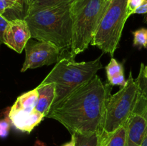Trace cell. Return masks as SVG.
Wrapping results in <instances>:
<instances>
[{
  "label": "cell",
  "instance_id": "cell-1",
  "mask_svg": "<svg viewBox=\"0 0 147 146\" xmlns=\"http://www.w3.org/2000/svg\"><path fill=\"white\" fill-rule=\"evenodd\" d=\"M111 92V85L96 74L53 104L46 117L58 121L71 135H102Z\"/></svg>",
  "mask_w": 147,
  "mask_h": 146
},
{
  "label": "cell",
  "instance_id": "cell-2",
  "mask_svg": "<svg viewBox=\"0 0 147 146\" xmlns=\"http://www.w3.org/2000/svg\"><path fill=\"white\" fill-rule=\"evenodd\" d=\"M70 1L26 13L24 19L32 39L51 43L62 53L71 48L73 21Z\"/></svg>",
  "mask_w": 147,
  "mask_h": 146
},
{
  "label": "cell",
  "instance_id": "cell-3",
  "mask_svg": "<svg viewBox=\"0 0 147 146\" xmlns=\"http://www.w3.org/2000/svg\"><path fill=\"white\" fill-rule=\"evenodd\" d=\"M100 59L101 56L92 61L78 62L75 57L69 54L61 57L41 82L54 83L55 85V98L53 104L78 86L93 78L98 71L103 68Z\"/></svg>",
  "mask_w": 147,
  "mask_h": 146
},
{
  "label": "cell",
  "instance_id": "cell-4",
  "mask_svg": "<svg viewBox=\"0 0 147 146\" xmlns=\"http://www.w3.org/2000/svg\"><path fill=\"white\" fill-rule=\"evenodd\" d=\"M108 4V0H73V42L69 53L71 57L84 52L90 45Z\"/></svg>",
  "mask_w": 147,
  "mask_h": 146
},
{
  "label": "cell",
  "instance_id": "cell-5",
  "mask_svg": "<svg viewBox=\"0 0 147 146\" xmlns=\"http://www.w3.org/2000/svg\"><path fill=\"white\" fill-rule=\"evenodd\" d=\"M128 0H109L90 44L113 57L119 47L124 24L128 19L126 7Z\"/></svg>",
  "mask_w": 147,
  "mask_h": 146
},
{
  "label": "cell",
  "instance_id": "cell-6",
  "mask_svg": "<svg viewBox=\"0 0 147 146\" xmlns=\"http://www.w3.org/2000/svg\"><path fill=\"white\" fill-rule=\"evenodd\" d=\"M138 94L137 85L131 71L126 85L109 97L102 135L113 133L127 122L135 107Z\"/></svg>",
  "mask_w": 147,
  "mask_h": 146
},
{
  "label": "cell",
  "instance_id": "cell-7",
  "mask_svg": "<svg viewBox=\"0 0 147 146\" xmlns=\"http://www.w3.org/2000/svg\"><path fill=\"white\" fill-rule=\"evenodd\" d=\"M25 60L21 69L22 72L29 69H35L44 65L57 63L63 53L51 43L34 41L30 39L26 44Z\"/></svg>",
  "mask_w": 147,
  "mask_h": 146
},
{
  "label": "cell",
  "instance_id": "cell-8",
  "mask_svg": "<svg viewBox=\"0 0 147 146\" xmlns=\"http://www.w3.org/2000/svg\"><path fill=\"white\" fill-rule=\"evenodd\" d=\"M147 128V100L138 94L135 107L126 122V146H141Z\"/></svg>",
  "mask_w": 147,
  "mask_h": 146
},
{
  "label": "cell",
  "instance_id": "cell-9",
  "mask_svg": "<svg viewBox=\"0 0 147 146\" xmlns=\"http://www.w3.org/2000/svg\"><path fill=\"white\" fill-rule=\"evenodd\" d=\"M32 38L30 27L24 19L9 20L3 37V44L17 53H22Z\"/></svg>",
  "mask_w": 147,
  "mask_h": 146
},
{
  "label": "cell",
  "instance_id": "cell-10",
  "mask_svg": "<svg viewBox=\"0 0 147 146\" xmlns=\"http://www.w3.org/2000/svg\"><path fill=\"white\" fill-rule=\"evenodd\" d=\"M8 117L15 128L24 133H30L45 117L35 109L26 110L11 106Z\"/></svg>",
  "mask_w": 147,
  "mask_h": 146
},
{
  "label": "cell",
  "instance_id": "cell-11",
  "mask_svg": "<svg viewBox=\"0 0 147 146\" xmlns=\"http://www.w3.org/2000/svg\"><path fill=\"white\" fill-rule=\"evenodd\" d=\"M36 88L38 91V99L35 110L46 117L55 98V85L54 83H40Z\"/></svg>",
  "mask_w": 147,
  "mask_h": 146
},
{
  "label": "cell",
  "instance_id": "cell-12",
  "mask_svg": "<svg viewBox=\"0 0 147 146\" xmlns=\"http://www.w3.org/2000/svg\"><path fill=\"white\" fill-rule=\"evenodd\" d=\"M126 123L109 135H101L98 146H126Z\"/></svg>",
  "mask_w": 147,
  "mask_h": 146
},
{
  "label": "cell",
  "instance_id": "cell-13",
  "mask_svg": "<svg viewBox=\"0 0 147 146\" xmlns=\"http://www.w3.org/2000/svg\"><path fill=\"white\" fill-rule=\"evenodd\" d=\"M76 146H98L101 135L93 134L90 135H83L76 134Z\"/></svg>",
  "mask_w": 147,
  "mask_h": 146
},
{
  "label": "cell",
  "instance_id": "cell-14",
  "mask_svg": "<svg viewBox=\"0 0 147 146\" xmlns=\"http://www.w3.org/2000/svg\"><path fill=\"white\" fill-rule=\"evenodd\" d=\"M70 1L72 0H35L33 4L27 8V12L35 11L40 9L47 8V7H54V6L59 5V4Z\"/></svg>",
  "mask_w": 147,
  "mask_h": 146
},
{
  "label": "cell",
  "instance_id": "cell-15",
  "mask_svg": "<svg viewBox=\"0 0 147 146\" xmlns=\"http://www.w3.org/2000/svg\"><path fill=\"white\" fill-rule=\"evenodd\" d=\"M144 64L142 63L139 75H138L137 78L135 80V82L137 85L139 94L147 100V77L144 75Z\"/></svg>",
  "mask_w": 147,
  "mask_h": 146
},
{
  "label": "cell",
  "instance_id": "cell-16",
  "mask_svg": "<svg viewBox=\"0 0 147 146\" xmlns=\"http://www.w3.org/2000/svg\"><path fill=\"white\" fill-rule=\"evenodd\" d=\"M106 72L108 80H110L113 76L119 74V73L123 72V64L119 62L113 57H111L110 62L106 65Z\"/></svg>",
  "mask_w": 147,
  "mask_h": 146
},
{
  "label": "cell",
  "instance_id": "cell-17",
  "mask_svg": "<svg viewBox=\"0 0 147 146\" xmlns=\"http://www.w3.org/2000/svg\"><path fill=\"white\" fill-rule=\"evenodd\" d=\"M134 46L141 49L147 48V29L142 28L133 31Z\"/></svg>",
  "mask_w": 147,
  "mask_h": 146
},
{
  "label": "cell",
  "instance_id": "cell-18",
  "mask_svg": "<svg viewBox=\"0 0 147 146\" xmlns=\"http://www.w3.org/2000/svg\"><path fill=\"white\" fill-rule=\"evenodd\" d=\"M8 9L22 11V8L9 0H0V14L3 15Z\"/></svg>",
  "mask_w": 147,
  "mask_h": 146
},
{
  "label": "cell",
  "instance_id": "cell-19",
  "mask_svg": "<svg viewBox=\"0 0 147 146\" xmlns=\"http://www.w3.org/2000/svg\"><path fill=\"white\" fill-rule=\"evenodd\" d=\"M109 81V84H111V86H121V87H124L127 83V80H125L124 73L121 72L119 74H116V75L113 76V77L108 80Z\"/></svg>",
  "mask_w": 147,
  "mask_h": 146
},
{
  "label": "cell",
  "instance_id": "cell-20",
  "mask_svg": "<svg viewBox=\"0 0 147 146\" xmlns=\"http://www.w3.org/2000/svg\"><path fill=\"white\" fill-rule=\"evenodd\" d=\"M11 124L9 117L0 120V137H6L8 135Z\"/></svg>",
  "mask_w": 147,
  "mask_h": 146
},
{
  "label": "cell",
  "instance_id": "cell-21",
  "mask_svg": "<svg viewBox=\"0 0 147 146\" xmlns=\"http://www.w3.org/2000/svg\"><path fill=\"white\" fill-rule=\"evenodd\" d=\"M142 0H128L126 7V16L129 18L131 14H134L136 9L140 6Z\"/></svg>",
  "mask_w": 147,
  "mask_h": 146
},
{
  "label": "cell",
  "instance_id": "cell-22",
  "mask_svg": "<svg viewBox=\"0 0 147 146\" xmlns=\"http://www.w3.org/2000/svg\"><path fill=\"white\" fill-rule=\"evenodd\" d=\"M9 20L7 19L5 17L0 14V44L3 43V37H4V33L8 25Z\"/></svg>",
  "mask_w": 147,
  "mask_h": 146
},
{
  "label": "cell",
  "instance_id": "cell-23",
  "mask_svg": "<svg viewBox=\"0 0 147 146\" xmlns=\"http://www.w3.org/2000/svg\"><path fill=\"white\" fill-rule=\"evenodd\" d=\"M134 14H147V0H142L140 6L136 9Z\"/></svg>",
  "mask_w": 147,
  "mask_h": 146
},
{
  "label": "cell",
  "instance_id": "cell-24",
  "mask_svg": "<svg viewBox=\"0 0 147 146\" xmlns=\"http://www.w3.org/2000/svg\"><path fill=\"white\" fill-rule=\"evenodd\" d=\"M61 146H76V134L72 135L71 140L67 143L62 145Z\"/></svg>",
  "mask_w": 147,
  "mask_h": 146
},
{
  "label": "cell",
  "instance_id": "cell-25",
  "mask_svg": "<svg viewBox=\"0 0 147 146\" xmlns=\"http://www.w3.org/2000/svg\"><path fill=\"white\" fill-rule=\"evenodd\" d=\"M141 146H147V128L146 130V133H145L144 137L143 139V141H142V145Z\"/></svg>",
  "mask_w": 147,
  "mask_h": 146
},
{
  "label": "cell",
  "instance_id": "cell-26",
  "mask_svg": "<svg viewBox=\"0 0 147 146\" xmlns=\"http://www.w3.org/2000/svg\"><path fill=\"white\" fill-rule=\"evenodd\" d=\"M9 1H12L13 3H14L15 4L18 5L19 7L22 8V1H24V0H9Z\"/></svg>",
  "mask_w": 147,
  "mask_h": 146
},
{
  "label": "cell",
  "instance_id": "cell-27",
  "mask_svg": "<svg viewBox=\"0 0 147 146\" xmlns=\"http://www.w3.org/2000/svg\"><path fill=\"white\" fill-rule=\"evenodd\" d=\"M34 1H35V0H24V2L25 3L27 8H28L29 7H30V6L33 4V2H34Z\"/></svg>",
  "mask_w": 147,
  "mask_h": 146
},
{
  "label": "cell",
  "instance_id": "cell-28",
  "mask_svg": "<svg viewBox=\"0 0 147 146\" xmlns=\"http://www.w3.org/2000/svg\"><path fill=\"white\" fill-rule=\"evenodd\" d=\"M144 75L147 77V64L146 66H145L144 69Z\"/></svg>",
  "mask_w": 147,
  "mask_h": 146
},
{
  "label": "cell",
  "instance_id": "cell-29",
  "mask_svg": "<svg viewBox=\"0 0 147 146\" xmlns=\"http://www.w3.org/2000/svg\"><path fill=\"white\" fill-rule=\"evenodd\" d=\"M144 23H146V24H147V14L146 16H145L144 19Z\"/></svg>",
  "mask_w": 147,
  "mask_h": 146
},
{
  "label": "cell",
  "instance_id": "cell-30",
  "mask_svg": "<svg viewBox=\"0 0 147 146\" xmlns=\"http://www.w3.org/2000/svg\"><path fill=\"white\" fill-rule=\"evenodd\" d=\"M108 1H109V0H108Z\"/></svg>",
  "mask_w": 147,
  "mask_h": 146
}]
</instances>
